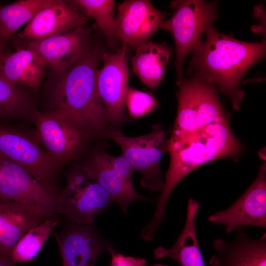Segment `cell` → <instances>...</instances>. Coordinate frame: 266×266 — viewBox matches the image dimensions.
Here are the masks:
<instances>
[{"label":"cell","mask_w":266,"mask_h":266,"mask_svg":"<svg viewBox=\"0 0 266 266\" xmlns=\"http://www.w3.org/2000/svg\"><path fill=\"white\" fill-rule=\"evenodd\" d=\"M149 266H168L166 265H163L161 264H155L153 265H150Z\"/></svg>","instance_id":"30"},{"label":"cell","mask_w":266,"mask_h":266,"mask_svg":"<svg viewBox=\"0 0 266 266\" xmlns=\"http://www.w3.org/2000/svg\"><path fill=\"white\" fill-rule=\"evenodd\" d=\"M208 221L222 226L228 233L240 227L266 228V163L247 190L228 208L209 216Z\"/></svg>","instance_id":"11"},{"label":"cell","mask_w":266,"mask_h":266,"mask_svg":"<svg viewBox=\"0 0 266 266\" xmlns=\"http://www.w3.org/2000/svg\"><path fill=\"white\" fill-rule=\"evenodd\" d=\"M244 227L235 230L230 241L217 238L212 241L215 254L209 261L211 266H266V233L253 238Z\"/></svg>","instance_id":"17"},{"label":"cell","mask_w":266,"mask_h":266,"mask_svg":"<svg viewBox=\"0 0 266 266\" xmlns=\"http://www.w3.org/2000/svg\"><path fill=\"white\" fill-rule=\"evenodd\" d=\"M172 50L165 43L146 41L136 48L132 60L133 72L147 87L156 89L162 80Z\"/></svg>","instance_id":"21"},{"label":"cell","mask_w":266,"mask_h":266,"mask_svg":"<svg viewBox=\"0 0 266 266\" xmlns=\"http://www.w3.org/2000/svg\"><path fill=\"white\" fill-rule=\"evenodd\" d=\"M63 266H66V265L63 264Z\"/></svg>","instance_id":"32"},{"label":"cell","mask_w":266,"mask_h":266,"mask_svg":"<svg viewBox=\"0 0 266 266\" xmlns=\"http://www.w3.org/2000/svg\"><path fill=\"white\" fill-rule=\"evenodd\" d=\"M103 52L92 49L65 72L53 93L54 110L89 136L105 135L108 127L96 80Z\"/></svg>","instance_id":"3"},{"label":"cell","mask_w":266,"mask_h":266,"mask_svg":"<svg viewBox=\"0 0 266 266\" xmlns=\"http://www.w3.org/2000/svg\"><path fill=\"white\" fill-rule=\"evenodd\" d=\"M80 166L96 180L126 213L131 203L145 200L135 190L132 176L134 172L128 160L122 155L112 156L104 151L94 152Z\"/></svg>","instance_id":"8"},{"label":"cell","mask_w":266,"mask_h":266,"mask_svg":"<svg viewBox=\"0 0 266 266\" xmlns=\"http://www.w3.org/2000/svg\"><path fill=\"white\" fill-rule=\"evenodd\" d=\"M0 266H15L10 265L0 261Z\"/></svg>","instance_id":"29"},{"label":"cell","mask_w":266,"mask_h":266,"mask_svg":"<svg viewBox=\"0 0 266 266\" xmlns=\"http://www.w3.org/2000/svg\"><path fill=\"white\" fill-rule=\"evenodd\" d=\"M164 16L149 0H125L119 5L115 18L116 37L136 49L160 30Z\"/></svg>","instance_id":"14"},{"label":"cell","mask_w":266,"mask_h":266,"mask_svg":"<svg viewBox=\"0 0 266 266\" xmlns=\"http://www.w3.org/2000/svg\"><path fill=\"white\" fill-rule=\"evenodd\" d=\"M48 0H21L0 5V38L6 40L27 24Z\"/></svg>","instance_id":"22"},{"label":"cell","mask_w":266,"mask_h":266,"mask_svg":"<svg viewBox=\"0 0 266 266\" xmlns=\"http://www.w3.org/2000/svg\"><path fill=\"white\" fill-rule=\"evenodd\" d=\"M199 207L197 200L192 198L189 200L186 221L182 232L171 247L166 248L160 246L154 250L156 259L170 258L180 266H205L196 228V218Z\"/></svg>","instance_id":"19"},{"label":"cell","mask_w":266,"mask_h":266,"mask_svg":"<svg viewBox=\"0 0 266 266\" xmlns=\"http://www.w3.org/2000/svg\"><path fill=\"white\" fill-rule=\"evenodd\" d=\"M127 46L115 53L103 52V66L97 74V85L104 104L108 124L117 128L127 120L124 100L129 87Z\"/></svg>","instance_id":"10"},{"label":"cell","mask_w":266,"mask_h":266,"mask_svg":"<svg viewBox=\"0 0 266 266\" xmlns=\"http://www.w3.org/2000/svg\"><path fill=\"white\" fill-rule=\"evenodd\" d=\"M0 154L20 166L41 183L49 181L57 168L46 152L22 134L0 129Z\"/></svg>","instance_id":"16"},{"label":"cell","mask_w":266,"mask_h":266,"mask_svg":"<svg viewBox=\"0 0 266 266\" xmlns=\"http://www.w3.org/2000/svg\"><path fill=\"white\" fill-rule=\"evenodd\" d=\"M243 149L227 118L187 131L171 133L166 142L169 166L156 206L166 209L173 190L192 171L219 159L237 158Z\"/></svg>","instance_id":"2"},{"label":"cell","mask_w":266,"mask_h":266,"mask_svg":"<svg viewBox=\"0 0 266 266\" xmlns=\"http://www.w3.org/2000/svg\"><path fill=\"white\" fill-rule=\"evenodd\" d=\"M36 136L56 168L79 155L90 137L58 112H32Z\"/></svg>","instance_id":"9"},{"label":"cell","mask_w":266,"mask_h":266,"mask_svg":"<svg viewBox=\"0 0 266 266\" xmlns=\"http://www.w3.org/2000/svg\"><path fill=\"white\" fill-rule=\"evenodd\" d=\"M129 115L138 119L153 112L158 106L155 98L152 95L129 87L124 100Z\"/></svg>","instance_id":"26"},{"label":"cell","mask_w":266,"mask_h":266,"mask_svg":"<svg viewBox=\"0 0 266 266\" xmlns=\"http://www.w3.org/2000/svg\"><path fill=\"white\" fill-rule=\"evenodd\" d=\"M58 225L55 219H46L24 234L14 247L11 254L12 263L32 261L41 251L53 229Z\"/></svg>","instance_id":"23"},{"label":"cell","mask_w":266,"mask_h":266,"mask_svg":"<svg viewBox=\"0 0 266 266\" xmlns=\"http://www.w3.org/2000/svg\"><path fill=\"white\" fill-rule=\"evenodd\" d=\"M204 34L205 39L192 52L189 74L215 86L238 110L244 95L239 87L241 81L254 64L264 59L266 42L239 40L213 26Z\"/></svg>","instance_id":"1"},{"label":"cell","mask_w":266,"mask_h":266,"mask_svg":"<svg viewBox=\"0 0 266 266\" xmlns=\"http://www.w3.org/2000/svg\"><path fill=\"white\" fill-rule=\"evenodd\" d=\"M52 233L57 242L63 264L66 266H95L99 257L114 248L92 225L70 222L62 231Z\"/></svg>","instance_id":"13"},{"label":"cell","mask_w":266,"mask_h":266,"mask_svg":"<svg viewBox=\"0 0 266 266\" xmlns=\"http://www.w3.org/2000/svg\"><path fill=\"white\" fill-rule=\"evenodd\" d=\"M47 67L44 60L28 48L5 53L0 59V76L14 85L38 87Z\"/></svg>","instance_id":"20"},{"label":"cell","mask_w":266,"mask_h":266,"mask_svg":"<svg viewBox=\"0 0 266 266\" xmlns=\"http://www.w3.org/2000/svg\"><path fill=\"white\" fill-rule=\"evenodd\" d=\"M6 40L0 38V59L5 54V41Z\"/></svg>","instance_id":"28"},{"label":"cell","mask_w":266,"mask_h":266,"mask_svg":"<svg viewBox=\"0 0 266 266\" xmlns=\"http://www.w3.org/2000/svg\"><path fill=\"white\" fill-rule=\"evenodd\" d=\"M105 135L117 143L134 172L141 174L140 185L151 191L161 190L164 185L160 162L166 151V135L160 125H154L146 134L131 137L120 129L108 126Z\"/></svg>","instance_id":"5"},{"label":"cell","mask_w":266,"mask_h":266,"mask_svg":"<svg viewBox=\"0 0 266 266\" xmlns=\"http://www.w3.org/2000/svg\"><path fill=\"white\" fill-rule=\"evenodd\" d=\"M0 194L46 218L56 212L57 194L53 188L38 181L23 167L0 154Z\"/></svg>","instance_id":"7"},{"label":"cell","mask_w":266,"mask_h":266,"mask_svg":"<svg viewBox=\"0 0 266 266\" xmlns=\"http://www.w3.org/2000/svg\"><path fill=\"white\" fill-rule=\"evenodd\" d=\"M26 97L16 87L0 76V117L19 116L28 112Z\"/></svg>","instance_id":"25"},{"label":"cell","mask_w":266,"mask_h":266,"mask_svg":"<svg viewBox=\"0 0 266 266\" xmlns=\"http://www.w3.org/2000/svg\"><path fill=\"white\" fill-rule=\"evenodd\" d=\"M87 16L69 0H48L26 24L19 36L36 40L85 26Z\"/></svg>","instance_id":"15"},{"label":"cell","mask_w":266,"mask_h":266,"mask_svg":"<svg viewBox=\"0 0 266 266\" xmlns=\"http://www.w3.org/2000/svg\"><path fill=\"white\" fill-rule=\"evenodd\" d=\"M30 49L39 55L48 67L65 72L92 49L91 31L85 26L44 39L31 40Z\"/></svg>","instance_id":"12"},{"label":"cell","mask_w":266,"mask_h":266,"mask_svg":"<svg viewBox=\"0 0 266 266\" xmlns=\"http://www.w3.org/2000/svg\"><path fill=\"white\" fill-rule=\"evenodd\" d=\"M46 218L17 202L6 200L0 204V261L15 266L12 251L20 239Z\"/></svg>","instance_id":"18"},{"label":"cell","mask_w":266,"mask_h":266,"mask_svg":"<svg viewBox=\"0 0 266 266\" xmlns=\"http://www.w3.org/2000/svg\"><path fill=\"white\" fill-rule=\"evenodd\" d=\"M170 6L174 12L169 19L163 22L160 30L168 31L173 37L178 80L183 76V65L187 55L195 50L202 35L218 17L217 2L173 0Z\"/></svg>","instance_id":"4"},{"label":"cell","mask_w":266,"mask_h":266,"mask_svg":"<svg viewBox=\"0 0 266 266\" xmlns=\"http://www.w3.org/2000/svg\"><path fill=\"white\" fill-rule=\"evenodd\" d=\"M88 18H93L105 35L109 45L114 47L115 34V2L113 0H69Z\"/></svg>","instance_id":"24"},{"label":"cell","mask_w":266,"mask_h":266,"mask_svg":"<svg viewBox=\"0 0 266 266\" xmlns=\"http://www.w3.org/2000/svg\"><path fill=\"white\" fill-rule=\"evenodd\" d=\"M112 202L100 184L78 166L68 173L65 187L57 195L55 209L70 222L92 225Z\"/></svg>","instance_id":"6"},{"label":"cell","mask_w":266,"mask_h":266,"mask_svg":"<svg viewBox=\"0 0 266 266\" xmlns=\"http://www.w3.org/2000/svg\"><path fill=\"white\" fill-rule=\"evenodd\" d=\"M108 252L111 257L110 266H147L145 259L124 255L117 252L114 248Z\"/></svg>","instance_id":"27"},{"label":"cell","mask_w":266,"mask_h":266,"mask_svg":"<svg viewBox=\"0 0 266 266\" xmlns=\"http://www.w3.org/2000/svg\"><path fill=\"white\" fill-rule=\"evenodd\" d=\"M7 199L4 198L3 197H2L1 195L0 194V204L2 203L3 201H4L5 200H6Z\"/></svg>","instance_id":"31"}]
</instances>
